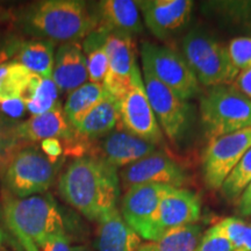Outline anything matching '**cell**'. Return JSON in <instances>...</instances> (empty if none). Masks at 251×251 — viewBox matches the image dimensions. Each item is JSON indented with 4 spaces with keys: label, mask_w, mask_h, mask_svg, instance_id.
<instances>
[{
    "label": "cell",
    "mask_w": 251,
    "mask_h": 251,
    "mask_svg": "<svg viewBox=\"0 0 251 251\" xmlns=\"http://www.w3.org/2000/svg\"><path fill=\"white\" fill-rule=\"evenodd\" d=\"M118 169L92 156L75 158L58 178V192L91 221L117 208L120 198Z\"/></svg>",
    "instance_id": "cell-1"
},
{
    "label": "cell",
    "mask_w": 251,
    "mask_h": 251,
    "mask_svg": "<svg viewBox=\"0 0 251 251\" xmlns=\"http://www.w3.org/2000/svg\"><path fill=\"white\" fill-rule=\"evenodd\" d=\"M15 23L27 36L54 45L84 41L98 25L91 5L80 0L35 1L15 14Z\"/></svg>",
    "instance_id": "cell-2"
},
{
    "label": "cell",
    "mask_w": 251,
    "mask_h": 251,
    "mask_svg": "<svg viewBox=\"0 0 251 251\" xmlns=\"http://www.w3.org/2000/svg\"><path fill=\"white\" fill-rule=\"evenodd\" d=\"M1 215L12 233L19 231L36 244L52 235L67 233L64 218L50 194L15 198L8 193L2 200Z\"/></svg>",
    "instance_id": "cell-3"
},
{
    "label": "cell",
    "mask_w": 251,
    "mask_h": 251,
    "mask_svg": "<svg viewBox=\"0 0 251 251\" xmlns=\"http://www.w3.org/2000/svg\"><path fill=\"white\" fill-rule=\"evenodd\" d=\"M62 164L63 159L51 162L37 147L26 144L8 159L0 172L2 184L15 198L43 194L54 185Z\"/></svg>",
    "instance_id": "cell-4"
},
{
    "label": "cell",
    "mask_w": 251,
    "mask_h": 251,
    "mask_svg": "<svg viewBox=\"0 0 251 251\" xmlns=\"http://www.w3.org/2000/svg\"><path fill=\"white\" fill-rule=\"evenodd\" d=\"M183 56L200 85H231L238 71L229 57L227 46L203 30H191L181 42Z\"/></svg>",
    "instance_id": "cell-5"
},
{
    "label": "cell",
    "mask_w": 251,
    "mask_h": 251,
    "mask_svg": "<svg viewBox=\"0 0 251 251\" xmlns=\"http://www.w3.org/2000/svg\"><path fill=\"white\" fill-rule=\"evenodd\" d=\"M199 108L209 139L251 128V99L233 85L209 87L200 98Z\"/></svg>",
    "instance_id": "cell-6"
},
{
    "label": "cell",
    "mask_w": 251,
    "mask_h": 251,
    "mask_svg": "<svg viewBox=\"0 0 251 251\" xmlns=\"http://www.w3.org/2000/svg\"><path fill=\"white\" fill-rule=\"evenodd\" d=\"M142 68L148 69L164 85L184 101L201 92V85L183 54L170 47L143 42L141 46Z\"/></svg>",
    "instance_id": "cell-7"
},
{
    "label": "cell",
    "mask_w": 251,
    "mask_h": 251,
    "mask_svg": "<svg viewBox=\"0 0 251 251\" xmlns=\"http://www.w3.org/2000/svg\"><path fill=\"white\" fill-rule=\"evenodd\" d=\"M251 148V128L209 140L202 157V178L209 190L218 191Z\"/></svg>",
    "instance_id": "cell-8"
},
{
    "label": "cell",
    "mask_w": 251,
    "mask_h": 251,
    "mask_svg": "<svg viewBox=\"0 0 251 251\" xmlns=\"http://www.w3.org/2000/svg\"><path fill=\"white\" fill-rule=\"evenodd\" d=\"M119 108L126 130L155 146L163 143L164 134L149 102L140 69L135 71L130 89L119 100Z\"/></svg>",
    "instance_id": "cell-9"
},
{
    "label": "cell",
    "mask_w": 251,
    "mask_h": 251,
    "mask_svg": "<svg viewBox=\"0 0 251 251\" xmlns=\"http://www.w3.org/2000/svg\"><path fill=\"white\" fill-rule=\"evenodd\" d=\"M142 70L147 96L163 134L171 142H179L190 120L186 101L157 79L148 69L142 68Z\"/></svg>",
    "instance_id": "cell-10"
},
{
    "label": "cell",
    "mask_w": 251,
    "mask_h": 251,
    "mask_svg": "<svg viewBox=\"0 0 251 251\" xmlns=\"http://www.w3.org/2000/svg\"><path fill=\"white\" fill-rule=\"evenodd\" d=\"M119 176L126 190L142 184L183 187L187 180L183 166L162 150H156L151 155L121 169Z\"/></svg>",
    "instance_id": "cell-11"
},
{
    "label": "cell",
    "mask_w": 251,
    "mask_h": 251,
    "mask_svg": "<svg viewBox=\"0 0 251 251\" xmlns=\"http://www.w3.org/2000/svg\"><path fill=\"white\" fill-rule=\"evenodd\" d=\"M200 216L201 200L199 194L185 187L170 186L159 202L150 242L158 240L170 229L197 224Z\"/></svg>",
    "instance_id": "cell-12"
},
{
    "label": "cell",
    "mask_w": 251,
    "mask_h": 251,
    "mask_svg": "<svg viewBox=\"0 0 251 251\" xmlns=\"http://www.w3.org/2000/svg\"><path fill=\"white\" fill-rule=\"evenodd\" d=\"M108 70L102 85L111 96L120 100L133 83L137 65V49L134 39L121 34H109L105 42Z\"/></svg>",
    "instance_id": "cell-13"
},
{
    "label": "cell",
    "mask_w": 251,
    "mask_h": 251,
    "mask_svg": "<svg viewBox=\"0 0 251 251\" xmlns=\"http://www.w3.org/2000/svg\"><path fill=\"white\" fill-rule=\"evenodd\" d=\"M161 184L135 185L126 190L121 200V214L125 221L142 240H151V231L157 209L166 190Z\"/></svg>",
    "instance_id": "cell-14"
},
{
    "label": "cell",
    "mask_w": 251,
    "mask_h": 251,
    "mask_svg": "<svg viewBox=\"0 0 251 251\" xmlns=\"http://www.w3.org/2000/svg\"><path fill=\"white\" fill-rule=\"evenodd\" d=\"M156 150L158 149L155 144L135 136L120 124L112 133L93 143L86 156L101 159L119 170L151 155Z\"/></svg>",
    "instance_id": "cell-15"
},
{
    "label": "cell",
    "mask_w": 251,
    "mask_h": 251,
    "mask_svg": "<svg viewBox=\"0 0 251 251\" xmlns=\"http://www.w3.org/2000/svg\"><path fill=\"white\" fill-rule=\"evenodd\" d=\"M141 15L150 33L158 40H168L183 30L192 17L191 0H143Z\"/></svg>",
    "instance_id": "cell-16"
},
{
    "label": "cell",
    "mask_w": 251,
    "mask_h": 251,
    "mask_svg": "<svg viewBox=\"0 0 251 251\" xmlns=\"http://www.w3.org/2000/svg\"><path fill=\"white\" fill-rule=\"evenodd\" d=\"M97 18V28L108 34L133 37L144 29L139 2L131 0H103L91 5Z\"/></svg>",
    "instance_id": "cell-17"
},
{
    "label": "cell",
    "mask_w": 251,
    "mask_h": 251,
    "mask_svg": "<svg viewBox=\"0 0 251 251\" xmlns=\"http://www.w3.org/2000/svg\"><path fill=\"white\" fill-rule=\"evenodd\" d=\"M17 133L19 140L28 144L41 142L50 137H55L67 144L76 136L59 101L50 111L39 115H31L27 120L21 121L18 126Z\"/></svg>",
    "instance_id": "cell-18"
},
{
    "label": "cell",
    "mask_w": 251,
    "mask_h": 251,
    "mask_svg": "<svg viewBox=\"0 0 251 251\" xmlns=\"http://www.w3.org/2000/svg\"><path fill=\"white\" fill-rule=\"evenodd\" d=\"M119 125H120L119 100L108 93L77 124L72 126V128L76 133V139L86 147L89 152L90 147L93 143L112 133Z\"/></svg>",
    "instance_id": "cell-19"
},
{
    "label": "cell",
    "mask_w": 251,
    "mask_h": 251,
    "mask_svg": "<svg viewBox=\"0 0 251 251\" xmlns=\"http://www.w3.org/2000/svg\"><path fill=\"white\" fill-rule=\"evenodd\" d=\"M52 79L59 92L71 93L89 80L86 56L80 42L63 43L55 52Z\"/></svg>",
    "instance_id": "cell-20"
},
{
    "label": "cell",
    "mask_w": 251,
    "mask_h": 251,
    "mask_svg": "<svg viewBox=\"0 0 251 251\" xmlns=\"http://www.w3.org/2000/svg\"><path fill=\"white\" fill-rule=\"evenodd\" d=\"M97 224V251H137L142 244V238L125 221L118 207L103 214Z\"/></svg>",
    "instance_id": "cell-21"
},
{
    "label": "cell",
    "mask_w": 251,
    "mask_h": 251,
    "mask_svg": "<svg viewBox=\"0 0 251 251\" xmlns=\"http://www.w3.org/2000/svg\"><path fill=\"white\" fill-rule=\"evenodd\" d=\"M13 62L24 65L30 72L41 77H52L55 45L47 40H23Z\"/></svg>",
    "instance_id": "cell-22"
},
{
    "label": "cell",
    "mask_w": 251,
    "mask_h": 251,
    "mask_svg": "<svg viewBox=\"0 0 251 251\" xmlns=\"http://www.w3.org/2000/svg\"><path fill=\"white\" fill-rule=\"evenodd\" d=\"M202 235L201 226H181L165 231L158 240L141 244L137 251H196Z\"/></svg>",
    "instance_id": "cell-23"
},
{
    "label": "cell",
    "mask_w": 251,
    "mask_h": 251,
    "mask_svg": "<svg viewBox=\"0 0 251 251\" xmlns=\"http://www.w3.org/2000/svg\"><path fill=\"white\" fill-rule=\"evenodd\" d=\"M59 90L52 77L33 74L21 99L31 115H39L51 109L58 102Z\"/></svg>",
    "instance_id": "cell-24"
},
{
    "label": "cell",
    "mask_w": 251,
    "mask_h": 251,
    "mask_svg": "<svg viewBox=\"0 0 251 251\" xmlns=\"http://www.w3.org/2000/svg\"><path fill=\"white\" fill-rule=\"evenodd\" d=\"M107 94L108 92L105 90L102 84L91 83V81H87L84 85L69 93L63 106L69 124L71 126L77 124Z\"/></svg>",
    "instance_id": "cell-25"
},
{
    "label": "cell",
    "mask_w": 251,
    "mask_h": 251,
    "mask_svg": "<svg viewBox=\"0 0 251 251\" xmlns=\"http://www.w3.org/2000/svg\"><path fill=\"white\" fill-rule=\"evenodd\" d=\"M31 75L33 72L17 62L11 61L0 65V102L13 98L21 99Z\"/></svg>",
    "instance_id": "cell-26"
},
{
    "label": "cell",
    "mask_w": 251,
    "mask_h": 251,
    "mask_svg": "<svg viewBox=\"0 0 251 251\" xmlns=\"http://www.w3.org/2000/svg\"><path fill=\"white\" fill-rule=\"evenodd\" d=\"M251 183V148L244 153L222 184V197L228 201H236Z\"/></svg>",
    "instance_id": "cell-27"
},
{
    "label": "cell",
    "mask_w": 251,
    "mask_h": 251,
    "mask_svg": "<svg viewBox=\"0 0 251 251\" xmlns=\"http://www.w3.org/2000/svg\"><path fill=\"white\" fill-rule=\"evenodd\" d=\"M235 247V249L251 251V224L243 219L226 218L214 225Z\"/></svg>",
    "instance_id": "cell-28"
},
{
    "label": "cell",
    "mask_w": 251,
    "mask_h": 251,
    "mask_svg": "<svg viewBox=\"0 0 251 251\" xmlns=\"http://www.w3.org/2000/svg\"><path fill=\"white\" fill-rule=\"evenodd\" d=\"M20 122L8 119L0 112V172L5 168L8 159L24 147L23 143L25 142L19 140L17 133Z\"/></svg>",
    "instance_id": "cell-29"
},
{
    "label": "cell",
    "mask_w": 251,
    "mask_h": 251,
    "mask_svg": "<svg viewBox=\"0 0 251 251\" xmlns=\"http://www.w3.org/2000/svg\"><path fill=\"white\" fill-rule=\"evenodd\" d=\"M228 54L238 71L251 68V36H238L229 41Z\"/></svg>",
    "instance_id": "cell-30"
},
{
    "label": "cell",
    "mask_w": 251,
    "mask_h": 251,
    "mask_svg": "<svg viewBox=\"0 0 251 251\" xmlns=\"http://www.w3.org/2000/svg\"><path fill=\"white\" fill-rule=\"evenodd\" d=\"M235 247L229 242L224 234L220 233L215 226L207 229L196 251H235Z\"/></svg>",
    "instance_id": "cell-31"
},
{
    "label": "cell",
    "mask_w": 251,
    "mask_h": 251,
    "mask_svg": "<svg viewBox=\"0 0 251 251\" xmlns=\"http://www.w3.org/2000/svg\"><path fill=\"white\" fill-rule=\"evenodd\" d=\"M0 112L12 120L20 121L28 112L26 103L23 99L13 98L0 102Z\"/></svg>",
    "instance_id": "cell-32"
},
{
    "label": "cell",
    "mask_w": 251,
    "mask_h": 251,
    "mask_svg": "<svg viewBox=\"0 0 251 251\" xmlns=\"http://www.w3.org/2000/svg\"><path fill=\"white\" fill-rule=\"evenodd\" d=\"M36 246L39 247L40 251H71L72 248L67 233L52 235Z\"/></svg>",
    "instance_id": "cell-33"
},
{
    "label": "cell",
    "mask_w": 251,
    "mask_h": 251,
    "mask_svg": "<svg viewBox=\"0 0 251 251\" xmlns=\"http://www.w3.org/2000/svg\"><path fill=\"white\" fill-rule=\"evenodd\" d=\"M21 41L20 37L15 36L0 37V65L13 61Z\"/></svg>",
    "instance_id": "cell-34"
},
{
    "label": "cell",
    "mask_w": 251,
    "mask_h": 251,
    "mask_svg": "<svg viewBox=\"0 0 251 251\" xmlns=\"http://www.w3.org/2000/svg\"><path fill=\"white\" fill-rule=\"evenodd\" d=\"M40 147H41V150H42V152L48 157L50 161L54 163H57L61 161L63 151H64V148H63L61 140L55 139V137H50V139L41 141Z\"/></svg>",
    "instance_id": "cell-35"
},
{
    "label": "cell",
    "mask_w": 251,
    "mask_h": 251,
    "mask_svg": "<svg viewBox=\"0 0 251 251\" xmlns=\"http://www.w3.org/2000/svg\"><path fill=\"white\" fill-rule=\"evenodd\" d=\"M231 85L237 91H240L241 93L244 94L247 98L251 99V68H248L246 70L238 72V75Z\"/></svg>",
    "instance_id": "cell-36"
},
{
    "label": "cell",
    "mask_w": 251,
    "mask_h": 251,
    "mask_svg": "<svg viewBox=\"0 0 251 251\" xmlns=\"http://www.w3.org/2000/svg\"><path fill=\"white\" fill-rule=\"evenodd\" d=\"M237 212L241 216L249 218L251 216V183L248 185L240 199L237 200Z\"/></svg>",
    "instance_id": "cell-37"
},
{
    "label": "cell",
    "mask_w": 251,
    "mask_h": 251,
    "mask_svg": "<svg viewBox=\"0 0 251 251\" xmlns=\"http://www.w3.org/2000/svg\"><path fill=\"white\" fill-rule=\"evenodd\" d=\"M13 235L17 237L18 242L20 243V246L23 247L24 251H40L39 247L36 246V243L34 241H31L29 237H27L26 235L19 233V231H13Z\"/></svg>",
    "instance_id": "cell-38"
},
{
    "label": "cell",
    "mask_w": 251,
    "mask_h": 251,
    "mask_svg": "<svg viewBox=\"0 0 251 251\" xmlns=\"http://www.w3.org/2000/svg\"><path fill=\"white\" fill-rule=\"evenodd\" d=\"M71 251H97L89 244H77L71 248Z\"/></svg>",
    "instance_id": "cell-39"
},
{
    "label": "cell",
    "mask_w": 251,
    "mask_h": 251,
    "mask_svg": "<svg viewBox=\"0 0 251 251\" xmlns=\"http://www.w3.org/2000/svg\"><path fill=\"white\" fill-rule=\"evenodd\" d=\"M4 241H5V234L2 233V230L0 229V248L4 247L2 246V244H4Z\"/></svg>",
    "instance_id": "cell-40"
},
{
    "label": "cell",
    "mask_w": 251,
    "mask_h": 251,
    "mask_svg": "<svg viewBox=\"0 0 251 251\" xmlns=\"http://www.w3.org/2000/svg\"><path fill=\"white\" fill-rule=\"evenodd\" d=\"M0 251H9L8 249H6L5 247H2V248H0Z\"/></svg>",
    "instance_id": "cell-41"
},
{
    "label": "cell",
    "mask_w": 251,
    "mask_h": 251,
    "mask_svg": "<svg viewBox=\"0 0 251 251\" xmlns=\"http://www.w3.org/2000/svg\"><path fill=\"white\" fill-rule=\"evenodd\" d=\"M2 15H4V13H2V12L0 11V17H2Z\"/></svg>",
    "instance_id": "cell-42"
},
{
    "label": "cell",
    "mask_w": 251,
    "mask_h": 251,
    "mask_svg": "<svg viewBox=\"0 0 251 251\" xmlns=\"http://www.w3.org/2000/svg\"><path fill=\"white\" fill-rule=\"evenodd\" d=\"M250 30H251V24H250Z\"/></svg>",
    "instance_id": "cell-43"
}]
</instances>
